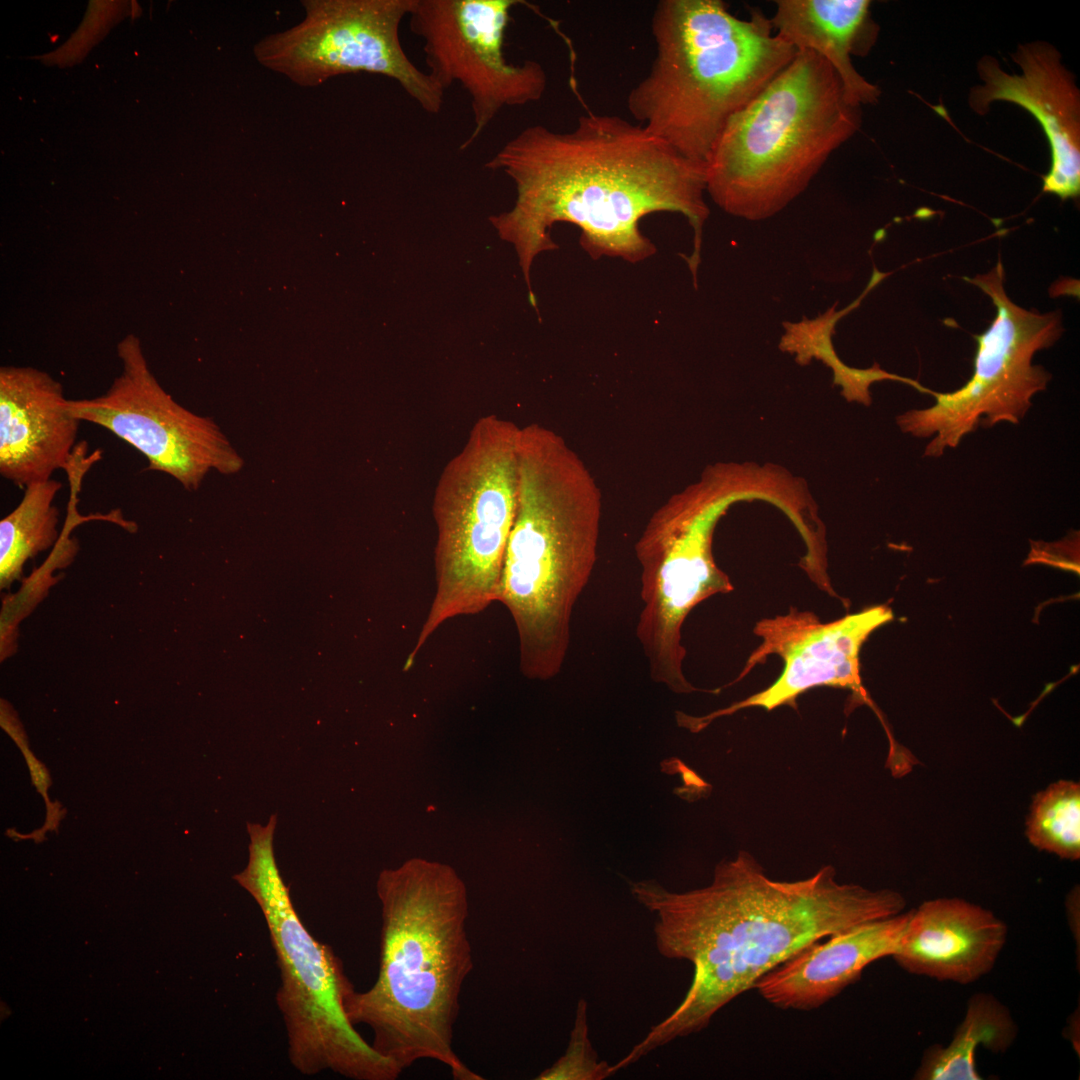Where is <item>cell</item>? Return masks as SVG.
<instances>
[{"mask_svg": "<svg viewBox=\"0 0 1080 1080\" xmlns=\"http://www.w3.org/2000/svg\"><path fill=\"white\" fill-rule=\"evenodd\" d=\"M485 167L503 172L515 185L512 208L490 222L514 246L530 295L532 263L556 248L550 236L556 223L577 226L580 244L593 259L636 263L656 252L639 228L644 216L656 212L679 213L692 227L694 250L686 260L697 284L709 216L705 165L685 158L641 124L592 112L565 132L534 124L508 140Z\"/></svg>", "mask_w": 1080, "mask_h": 1080, "instance_id": "6da1fadb", "label": "cell"}, {"mask_svg": "<svg viewBox=\"0 0 1080 1080\" xmlns=\"http://www.w3.org/2000/svg\"><path fill=\"white\" fill-rule=\"evenodd\" d=\"M630 886L656 917L659 953L690 962L693 978L677 1008L618 1062L622 1068L706 1028L721 1008L808 945L897 915L906 905L897 891L840 883L831 865L804 879L774 880L746 851L721 861L703 888L671 892L654 880Z\"/></svg>", "mask_w": 1080, "mask_h": 1080, "instance_id": "7a4b0ae2", "label": "cell"}, {"mask_svg": "<svg viewBox=\"0 0 1080 1080\" xmlns=\"http://www.w3.org/2000/svg\"><path fill=\"white\" fill-rule=\"evenodd\" d=\"M378 976L354 991L346 1010L366 1025L371 1045L402 1072L420 1060L445 1065L456 1080H481L453 1048L463 984L473 968L465 885L449 866L412 859L383 870Z\"/></svg>", "mask_w": 1080, "mask_h": 1080, "instance_id": "3957f363", "label": "cell"}, {"mask_svg": "<svg viewBox=\"0 0 1080 1080\" xmlns=\"http://www.w3.org/2000/svg\"><path fill=\"white\" fill-rule=\"evenodd\" d=\"M518 478L498 602L516 628L521 672L548 680L562 669L572 612L596 563L602 495L562 436L536 422L520 427Z\"/></svg>", "mask_w": 1080, "mask_h": 1080, "instance_id": "277c9868", "label": "cell"}, {"mask_svg": "<svg viewBox=\"0 0 1080 1080\" xmlns=\"http://www.w3.org/2000/svg\"><path fill=\"white\" fill-rule=\"evenodd\" d=\"M651 29L656 55L630 90L628 111L651 134L704 165L728 120L797 53L761 11L740 19L720 0H661Z\"/></svg>", "mask_w": 1080, "mask_h": 1080, "instance_id": "5b68a950", "label": "cell"}, {"mask_svg": "<svg viewBox=\"0 0 1080 1080\" xmlns=\"http://www.w3.org/2000/svg\"><path fill=\"white\" fill-rule=\"evenodd\" d=\"M860 122L832 66L798 50L726 123L705 162L706 191L730 215L769 218L807 188Z\"/></svg>", "mask_w": 1080, "mask_h": 1080, "instance_id": "8992f818", "label": "cell"}, {"mask_svg": "<svg viewBox=\"0 0 1080 1080\" xmlns=\"http://www.w3.org/2000/svg\"><path fill=\"white\" fill-rule=\"evenodd\" d=\"M276 823V814L266 825L247 823L249 859L233 879L256 901L268 928L280 970L276 1003L290 1063L307 1076L331 1071L353 1080H395L402 1071L348 1018L355 989L341 959L313 937L294 908L274 855Z\"/></svg>", "mask_w": 1080, "mask_h": 1080, "instance_id": "52a82bcc", "label": "cell"}, {"mask_svg": "<svg viewBox=\"0 0 1080 1080\" xmlns=\"http://www.w3.org/2000/svg\"><path fill=\"white\" fill-rule=\"evenodd\" d=\"M519 431L495 414L478 418L439 476L432 504L436 588L405 671L444 622L478 614L499 601L517 511Z\"/></svg>", "mask_w": 1080, "mask_h": 1080, "instance_id": "ba28073f", "label": "cell"}, {"mask_svg": "<svg viewBox=\"0 0 1080 1080\" xmlns=\"http://www.w3.org/2000/svg\"><path fill=\"white\" fill-rule=\"evenodd\" d=\"M737 470L717 465L650 518L636 543L641 600L636 635L656 683L678 694L698 691L686 678L682 627L691 611L734 590L716 564L712 541L720 517L752 491L737 487Z\"/></svg>", "mask_w": 1080, "mask_h": 1080, "instance_id": "9c48e42d", "label": "cell"}, {"mask_svg": "<svg viewBox=\"0 0 1080 1080\" xmlns=\"http://www.w3.org/2000/svg\"><path fill=\"white\" fill-rule=\"evenodd\" d=\"M987 294L996 309L991 325L976 335L977 350L971 378L959 389L936 392L935 403L897 417L903 432L928 438L925 457H939L955 448L978 425L1018 424L1032 397L1046 389L1051 374L1033 365L1034 354L1052 346L1063 332L1060 311L1040 313L1015 304L1007 295L1005 271L999 260L985 274L965 278Z\"/></svg>", "mask_w": 1080, "mask_h": 1080, "instance_id": "30bf717a", "label": "cell"}, {"mask_svg": "<svg viewBox=\"0 0 1080 1080\" xmlns=\"http://www.w3.org/2000/svg\"><path fill=\"white\" fill-rule=\"evenodd\" d=\"M303 19L262 37L253 55L263 67L301 87L368 72L395 80L427 113L437 114L444 89L406 55L399 36L413 0H303Z\"/></svg>", "mask_w": 1080, "mask_h": 1080, "instance_id": "8fae6325", "label": "cell"}, {"mask_svg": "<svg viewBox=\"0 0 1080 1080\" xmlns=\"http://www.w3.org/2000/svg\"><path fill=\"white\" fill-rule=\"evenodd\" d=\"M121 372L102 395L68 399L80 422L101 426L138 450L147 469L169 475L185 489L199 487L211 471L233 474L243 460L209 417L185 409L153 375L139 339L126 336L117 346Z\"/></svg>", "mask_w": 1080, "mask_h": 1080, "instance_id": "7c38bea8", "label": "cell"}, {"mask_svg": "<svg viewBox=\"0 0 1080 1080\" xmlns=\"http://www.w3.org/2000/svg\"><path fill=\"white\" fill-rule=\"evenodd\" d=\"M515 0H413L411 31L423 41L431 77L445 90L454 82L467 92L474 128L467 149L506 107L540 100L547 87L543 66L504 56L505 31Z\"/></svg>", "mask_w": 1080, "mask_h": 1080, "instance_id": "4fadbf2b", "label": "cell"}, {"mask_svg": "<svg viewBox=\"0 0 1080 1080\" xmlns=\"http://www.w3.org/2000/svg\"><path fill=\"white\" fill-rule=\"evenodd\" d=\"M893 619L891 608L878 605L822 622L811 611L790 608L789 612L756 623L753 633L760 644L749 655L738 677L742 680L770 655L783 661L779 677L767 688L704 716L676 712L677 724L692 733L704 730L714 720L748 708L771 711L796 706L797 698L820 686L851 690L858 700L869 703L860 676V651L870 634Z\"/></svg>", "mask_w": 1080, "mask_h": 1080, "instance_id": "5bb4252c", "label": "cell"}, {"mask_svg": "<svg viewBox=\"0 0 1080 1080\" xmlns=\"http://www.w3.org/2000/svg\"><path fill=\"white\" fill-rule=\"evenodd\" d=\"M1011 57L1020 74L1002 70L991 56L979 60L983 84L972 88L970 107L983 115L992 102L1007 101L1031 113L1051 151L1043 192L1075 199L1080 193V93L1075 77L1062 64L1058 50L1046 42L1020 44Z\"/></svg>", "mask_w": 1080, "mask_h": 1080, "instance_id": "9a60e30c", "label": "cell"}, {"mask_svg": "<svg viewBox=\"0 0 1080 1080\" xmlns=\"http://www.w3.org/2000/svg\"><path fill=\"white\" fill-rule=\"evenodd\" d=\"M61 383L32 367L0 369V474L20 487L66 469L80 421Z\"/></svg>", "mask_w": 1080, "mask_h": 1080, "instance_id": "2e32d148", "label": "cell"}, {"mask_svg": "<svg viewBox=\"0 0 1080 1080\" xmlns=\"http://www.w3.org/2000/svg\"><path fill=\"white\" fill-rule=\"evenodd\" d=\"M1006 924L960 898H938L910 910L891 957L909 973L969 984L988 974L1007 940Z\"/></svg>", "mask_w": 1080, "mask_h": 1080, "instance_id": "e0dca14e", "label": "cell"}, {"mask_svg": "<svg viewBox=\"0 0 1080 1080\" xmlns=\"http://www.w3.org/2000/svg\"><path fill=\"white\" fill-rule=\"evenodd\" d=\"M910 911L867 922L798 951L754 985L781 1009L812 1010L857 981L872 962L892 956Z\"/></svg>", "mask_w": 1080, "mask_h": 1080, "instance_id": "ac0fdd59", "label": "cell"}, {"mask_svg": "<svg viewBox=\"0 0 1080 1080\" xmlns=\"http://www.w3.org/2000/svg\"><path fill=\"white\" fill-rule=\"evenodd\" d=\"M869 7L867 0H779L770 19L785 42L797 51L816 52L832 66L847 101L855 107L875 103L880 95L851 60L868 25Z\"/></svg>", "mask_w": 1080, "mask_h": 1080, "instance_id": "d6986e66", "label": "cell"}, {"mask_svg": "<svg viewBox=\"0 0 1080 1080\" xmlns=\"http://www.w3.org/2000/svg\"><path fill=\"white\" fill-rule=\"evenodd\" d=\"M1018 1027L1009 1009L987 993L974 994L966 1013L947 1046L934 1044L923 1054L915 1074L918 1080H979L977 1048L1005 1052L1014 1042Z\"/></svg>", "mask_w": 1080, "mask_h": 1080, "instance_id": "ffe728a7", "label": "cell"}, {"mask_svg": "<svg viewBox=\"0 0 1080 1080\" xmlns=\"http://www.w3.org/2000/svg\"><path fill=\"white\" fill-rule=\"evenodd\" d=\"M61 488L53 478L27 485L19 504L1 519V589L22 579L28 560L56 545L59 511L53 502Z\"/></svg>", "mask_w": 1080, "mask_h": 1080, "instance_id": "44dd1931", "label": "cell"}, {"mask_svg": "<svg viewBox=\"0 0 1080 1080\" xmlns=\"http://www.w3.org/2000/svg\"><path fill=\"white\" fill-rule=\"evenodd\" d=\"M887 275L874 269L864 292L845 309L836 311L837 303H835L827 312L813 320L804 317L798 323H784L785 333L779 345L781 350L795 353L796 361L801 365L808 364L813 357L822 360L832 368L834 383L842 387V394L848 401H858L869 405L871 403L870 385L893 378L891 373L881 369L878 364L868 369H857L843 364L835 354L831 341L837 321L855 309L868 292Z\"/></svg>", "mask_w": 1080, "mask_h": 1080, "instance_id": "7402d4cb", "label": "cell"}, {"mask_svg": "<svg viewBox=\"0 0 1080 1080\" xmlns=\"http://www.w3.org/2000/svg\"><path fill=\"white\" fill-rule=\"evenodd\" d=\"M1027 838L1039 850L1063 859L1080 858V786L1060 780L1034 796Z\"/></svg>", "mask_w": 1080, "mask_h": 1080, "instance_id": "603a6c76", "label": "cell"}, {"mask_svg": "<svg viewBox=\"0 0 1080 1080\" xmlns=\"http://www.w3.org/2000/svg\"><path fill=\"white\" fill-rule=\"evenodd\" d=\"M610 1064L598 1059L588 1030V1005L585 999L577 1003L574 1024L564 1054L537 1080H603L612 1076Z\"/></svg>", "mask_w": 1080, "mask_h": 1080, "instance_id": "cb8c5ba5", "label": "cell"}, {"mask_svg": "<svg viewBox=\"0 0 1080 1080\" xmlns=\"http://www.w3.org/2000/svg\"><path fill=\"white\" fill-rule=\"evenodd\" d=\"M0 724L4 731L13 739L21 751L29 748L27 736L18 716L12 706L1 699Z\"/></svg>", "mask_w": 1080, "mask_h": 1080, "instance_id": "d4e9b609", "label": "cell"}, {"mask_svg": "<svg viewBox=\"0 0 1080 1080\" xmlns=\"http://www.w3.org/2000/svg\"><path fill=\"white\" fill-rule=\"evenodd\" d=\"M27 766L29 768L30 776L33 785L37 791L42 795L46 804L50 803L48 798V788L51 785V778L45 764L39 761L31 752L29 748L21 751Z\"/></svg>", "mask_w": 1080, "mask_h": 1080, "instance_id": "484cf974", "label": "cell"}, {"mask_svg": "<svg viewBox=\"0 0 1080 1080\" xmlns=\"http://www.w3.org/2000/svg\"><path fill=\"white\" fill-rule=\"evenodd\" d=\"M46 808H47L46 822H45V826L43 827V829L41 831L57 830L58 823L62 819L61 818L62 815H61L60 805L58 803L53 804L52 802H50V803L46 804Z\"/></svg>", "mask_w": 1080, "mask_h": 1080, "instance_id": "4316f807", "label": "cell"}]
</instances>
